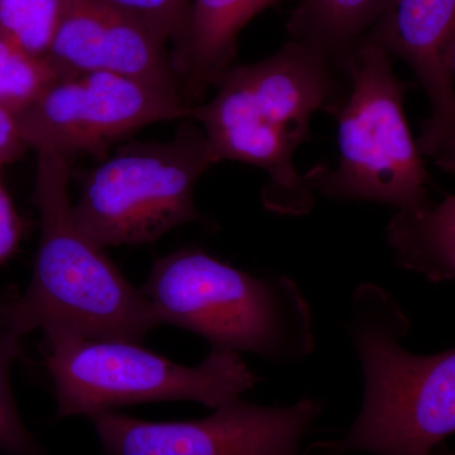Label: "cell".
<instances>
[{
	"mask_svg": "<svg viewBox=\"0 0 455 455\" xmlns=\"http://www.w3.org/2000/svg\"><path fill=\"white\" fill-rule=\"evenodd\" d=\"M212 164L205 134L190 123L166 142L122 147L84 180L75 223L101 250L152 243L202 220L194 193Z\"/></svg>",
	"mask_w": 455,
	"mask_h": 455,
	"instance_id": "obj_7",
	"label": "cell"
},
{
	"mask_svg": "<svg viewBox=\"0 0 455 455\" xmlns=\"http://www.w3.org/2000/svg\"><path fill=\"white\" fill-rule=\"evenodd\" d=\"M386 236L400 267L434 283L455 280V194L395 212Z\"/></svg>",
	"mask_w": 455,
	"mask_h": 455,
	"instance_id": "obj_13",
	"label": "cell"
},
{
	"mask_svg": "<svg viewBox=\"0 0 455 455\" xmlns=\"http://www.w3.org/2000/svg\"><path fill=\"white\" fill-rule=\"evenodd\" d=\"M433 455H455V451H444L442 453L433 454Z\"/></svg>",
	"mask_w": 455,
	"mask_h": 455,
	"instance_id": "obj_21",
	"label": "cell"
},
{
	"mask_svg": "<svg viewBox=\"0 0 455 455\" xmlns=\"http://www.w3.org/2000/svg\"><path fill=\"white\" fill-rule=\"evenodd\" d=\"M391 2L300 0L287 20L289 40L307 44L344 71L350 52L387 11Z\"/></svg>",
	"mask_w": 455,
	"mask_h": 455,
	"instance_id": "obj_14",
	"label": "cell"
},
{
	"mask_svg": "<svg viewBox=\"0 0 455 455\" xmlns=\"http://www.w3.org/2000/svg\"><path fill=\"white\" fill-rule=\"evenodd\" d=\"M409 320L390 293L362 284L350 337L361 359L364 396L346 435L322 442L326 455H433L455 433V348L415 355L401 346Z\"/></svg>",
	"mask_w": 455,
	"mask_h": 455,
	"instance_id": "obj_3",
	"label": "cell"
},
{
	"mask_svg": "<svg viewBox=\"0 0 455 455\" xmlns=\"http://www.w3.org/2000/svg\"><path fill=\"white\" fill-rule=\"evenodd\" d=\"M68 0H0V35L46 60Z\"/></svg>",
	"mask_w": 455,
	"mask_h": 455,
	"instance_id": "obj_15",
	"label": "cell"
},
{
	"mask_svg": "<svg viewBox=\"0 0 455 455\" xmlns=\"http://www.w3.org/2000/svg\"><path fill=\"white\" fill-rule=\"evenodd\" d=\"M392 57L359 42L344 71L347 92L331 113L338 121L337 166L319 164L305 173L314 193L339 202H370L400 211L431 200V179L405 114L407 85Z\"/></svg>",
	"mask_w": 455,
	"mask_h": 455,
	"instance_id": "obj_5",
	"label": "cell"
},
{
	"mask_svg": "<svg viewBox=\"0 0 455 455\" xmlns=\"http://www.w3.org/2000/svg\"><path fill=\"white\" fill-rule=\"evenodd\" d=\"M128 340L46 338V364L61 418L92 416L158 401H194L214 410L241 397L259 377L239 353L212 349L187 367Z\"/></svg>",
	"mask_w": 455,
	"mask_h": 455,
	"instance_id": "obj_6",
	"label": "cell"
},
{
	"mask_svg": "<svg viewBox=\"0 0 455 455\" xmlns=\"http://www.w3.org/2000/svg\"><path fill=\"white\" fill-rule=\"evenodd\" d=\"M59 76L47 60L28 55L0 35V106L22 112Z\"/></svg>",
	"mask_w": 455,
	"mask_h": 455,
	"instance_id": "obj_16",
	"label": "cell"
},
{
	"mask_svg": "<svg viewBox=\"0 0 455 455\" xmlns=\"http://www.w3.org/2000/svg\"><path fill=\"white\" fill-rule=\"evenodd\" d=\"M451 70H453V76L455 80V40L453 44V51H451Z\"/></svg>",
	"mask_w": 455,
	"mask_h": 455,
	"instance_id": "obj_20",
	"label": "cell"
},
{
	"mask_svg": "<svg viewBox=\"0 0 455 455\" xmlns=\"http://www.w3.org/2000/svg\"><path fill=\"white\" fill-rule=\"evenodd\" d=\"M193 108L181 92L95 71L56 77L17 116L27 148L70 158L100 154L146 125L190 119Z\"/></svg>",
	"mask_w": 455,
	"mask_h": 455,
	"instance_id": "obj_8",
	"label": "cell"
},
{
	"mask_svg": "<svg viewBox=\"0 0 455 455\" xmlns=\"http://www.w3.org/2000/svg\"><path fill=\"white\" fill-rule=\"evenodd\" d=\"M46 60L60 76L101 71L182 94L166 44L107 0H68Z\"/></svg>",
	"mask_w": 455,
	"mask_h": 455,
	"instance_id": "obj_11",
	"label": "cell"
},
{
	"mask_svg": "<svg viewBox=\"0 0 455 455\" xmlns=\"http://www.w3.org/2000/svg\"><path fill=\"white\" fill-rule=\"evenodd\" d=\"M163 324L180 326L212 349L295 361L313 352L309 305L287 277H254L196 248L158 259L140 289Z\"/></svg>",
	"mask_w": 455,
	"mask_h": 455,
	"instance_id": "obj_4",
	"label": "cell"
},
{
	"mask_svg": "<svg viewBox=\"0 0 455 455\" xmlns=\"http://www.w3.org/2000/svg\"><path fill=\"white\" fill-rule=\"evenodd\" d=\"M20 355V337L0 326V451L7 455H44L27 429L12 390V368Z\"/></svg>",
	"mask_w": 455,
	"mask_h": 455,
	"instance_id": "obj_17",
	"label": "cell"
},
{
	"mask_svg": "<svg viewBox=\"0 0 455 455\" xmlns=\"http://www.w3.org/2000/svg\"><path fill=\"white\" fill-rule=\"evenodd\" d=\"M70 176V158L37 152L33 202L41 235L35 267L25 292L0 305V326L20 338L41 331L44 338L140 343L163 323L142 291L75 223Z\"/></svg>",
	"mask_w": 455,
	"mask_h": 455,
	"instance_id": "obj_2",
	"label": "cell"
},
{
	"mask_svg": "<svg viewBox=\"0 0 455 455\" xmlns=\"http://www.w3.org/2000/svg\"><path fill=\"white\" fill-rule=\"evenodd\" d=\"M455 0H392L362 38L411 68L430 106L419 149L444 172L455 173V80L451 51Z\"/></svg>",
	"mask_w": 455,
	"mask_h": 455,
	"instance_id": "obj_10",
	"label": "cell"
},
{
	"mask_svg": "<svg viewBox=\"0 0 455 455\" xmlns=\"http://www.w3.org/2000/svg\"><path fill=\"white\" fill-rule=\"evenodd\" d=\"M20 235V217L0 179V266L16 251Z\"/></svg>",
	"mask_w": 455,
	"mask_h": 455,
	"instance_id": "obj_19",
	"label": "cell"
},
{
	"mask_svg": "<svg viewBox=\"0 0 455 455\" xmlns=\"http://www.w3.org/2000/svg\"><path fill=\"white\" fill-rule=\"evenodd\" d=\"M123 9L167 44L172 41L175 51L187 36L191 0H107Z\"/></svg>",
	"mask_w": 455,
	"mask_h": 455,
	"instance_id": "obj_18",
	"label": "cell"
},
{
	"mask_svg": "<svg viewBox=\"0 0 455 455\" xmlns=\"http://www.w3.org/2000/svg\"><path fill=\"white\" fill-rule=\"evenodd\" d=\"M322 410L309 397L280 407L239 397L199 420L155 423L116 411L90 420L107 455H301Z\"/></svg>",
	"mask_w": 455,
	"mask_h": 455,
	"instance_id": "obj_9",
	"label": "cell"
},
{
	"mask_svg": "<svg viewBox=\"0 0 455 455\" xmlns=\"http://www.w3.org/2000/svg\"><path fill=\"white\" fill-rule=\"evenodd\" d=\"M347 75L300 42L287 40L274 55L230 66L206 103L194 106L215 164L235 161L265 170L266 209L283 215L310 212L313 188L293 164L314 114H331L347 92Z\"/></svg>",
	"mask_w": 455,
	"mask_h": 455,
	"instance_id": "obj_1",
	"label": "cell"
},
{
	"mask_svg": "<svg viewBox=\"0 0 455 455\" xmlns=\"http://www.w3.org/2000/svg\"><path fill=\"white\" fill-rule=\"evenodd\" d=\"M281 0H191L187 36L172 62L182 94L196 106L206 90L232 66L239 33Z\"/></svg>",
	"mask_w": 455,
	"mask_h": 455,
	"instance_id": "obj_12",
	"label": "cell"
}]
</instances>
